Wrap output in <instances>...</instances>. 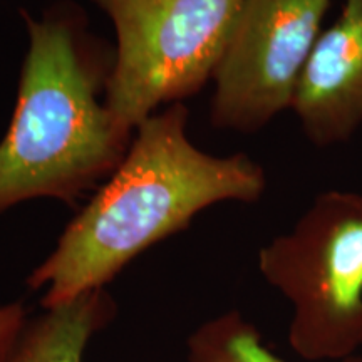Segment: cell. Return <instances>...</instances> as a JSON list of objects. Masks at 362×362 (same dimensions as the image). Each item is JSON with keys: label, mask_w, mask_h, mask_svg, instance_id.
<instances>
[{"label": "cell", "mask_w": 362, "mask_h": 362, "mask_svg": "<svg viewBox=\"0 0 362 362\" xmlns=\"http://www.w3.org/2000/svg\"><path fill=\"white\" fill-rule=\"evenodd\" d=\"M259 270L292 304L288 346L305 361L362 347V194L325 192L288 233L259 252Z\"/></svg>", "instance_id": "cell-3"}, {"label": "cell", "mask_w": 362, "mask_h": 362, "mask_svg": "<svg viewBox=\"0 0 362 362\" xmlns=\"http://www.w3.org/2000/svg\"><path fill=\"white\" fill-rule=\"evenodd\" d=\"M27 317L29 314H27V309L22 302L0 304V344L8 341L25 322Z\"/></svg>", "instance_id": "cell-9"}, {"label": "cell", "mask_w": 362, "mask_h": 362, "mask_svg": "<svg viewBox=\"0 0 362 362\" xmlns=\"http://www.w3.org/2000/svg\"><path fill=\"white\" fill-rule=\"evenodd\" d=\"M187 362H285L262 341V332L240 310L205 320L187 339ZM341 362H362L351 356Z\"/></svg>", "instance_id": "cell-8"}, {"label": "cell", "mask_w": 362, "mask_h": 362, "mask_svg": "<svg viewBox=\"0 0 362 362\" xmlns=\"http://www.w3.org/2000/svg\"><path fill=\"white\" fill-rule=\"evenodd\" d=\"M292 110L315 146L349 139L362 123V0H344L339 19L317 37Z\"/></svg>", "instance_id": "cell-6"}, {"label": "cell", "mask_w": 362, "mask_h": 362, "mask_svg": "<svg viewBox=\"0 0 362 362\" xmlns=\"http://www.w3.org/2000/svg\"><path fill=\"white\" fill-rule=\"evenodd\" d=\"M116 33L106 104L121 128L214 79L243 0H94Z\"/></svg>", "instance_id": "cell-4"}, {"label": "cell", "mask_w": 362, "mask_h": 362, "mask_svg": "<svg viewBox=\"0 0 362 362\" xmlns=\"http://www.w3.org/2000/svg\"><path fill=\"white\" fill-rule=\"evenodd\" d=\"M21 16L29 47L0 141V214L39 198L72 205L110 178L134 136L106 104L115 51L88 33L83 12L59 4Z\"/></svg>", "instance_id": "cell-2"}, {"label": "cell", "mask_w": 362, "mask_h": 362, "mask_svg": "<svg viewBox=\"0 0 362 362\" xmlns=\"http://www.w3.org/2000/svg\"><path fill=\"white\" fill-rule=\"evenodd\" d=\"M116 315L106 288L83 293L66 304L27 317L13 336L0 344V362H86L88 349Z\"/></svg>", "instance_id": "cell-7"}, {"label": "cell", "mask_w": 362, "mask_h": 362, "mask_svg": "<svg viewBox=\"0 0 362 362\" xmlns=\"http://www.w3.org/2000/svg\"><path fill=\"white\" fill-rule=\"evenodd\" d=\"M330 0H243L214 74L210 119L255 133L292 107Z\"/></svg>", "instance_id": "cell-5"}, {"label": "cell", "mask_w": 362, "mask_h": 362, "mask_svg": "<svg viewBox=\"0 0 362 362\" xmlns=\"http://www.w3.org/2000/svg\"><path fill=\"white\" fill-rule=\"evenodd\" d=\"M188 107L171 104L143 121L128 153L27 277L44 309L106 285L136 257L181 232L220 202L253 203L265 171L250 156H215L188 138Z\"/></svg>", "instance_id": "cell-1"}]
</instances>
